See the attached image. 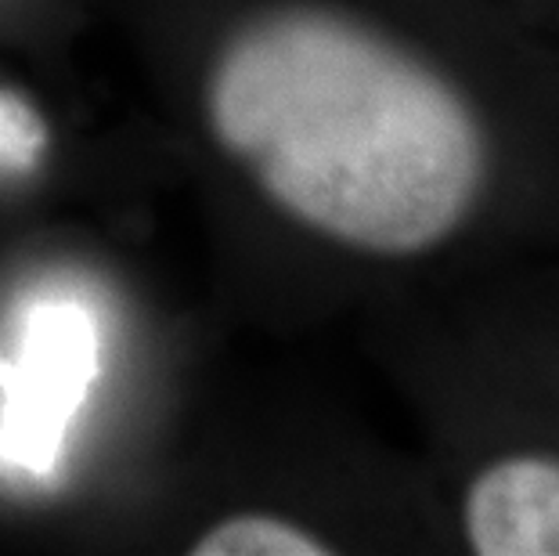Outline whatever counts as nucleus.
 Returning a JSON list of instances; mask_svg holds the SVG:
<instances>
[{
  "instance_id": "nucleus-2",
  "label": "nucleus",
  "mask_w": 559,
  "mask_h": 556,
  "mask_svg": "<svg viewBox=\"0 0 559 556\" xmlns=\"http://www.w3.org/2000/svg\"><path fill=\"white\" fill-rule=\"evenodd\" d=\"M94 372L98 333L91 315L76 304L33 307L19 354L0 362V459L51 473Z\"/></svg>"
},
{
  "instance_id": "nucleus-5",
  "label": "nucleus",
  "mask_w": 559,
  "mask_h": 556,
  "mask_svg": "<svg viewBox=\"0 0 559 556\" xmlns=\"http://www.w3.org/2000/svg\"><path fill=\"white\" fill-rule=\"evenodd\" d=\"M47 145V123L19 94L0 91V167L26 170Z\"/></svg>"
},
{
  "instance_id": "nucleus-1",
  "label": "nucleus",
  "mask_w": 559,
  "mask_h": 556,
  "mask_svg": "<svg viewBox=\"0 0 559 556\" xmlns=\"http://www.w3.org/2000/svg\"><path fill=\"white\" fill-rule=\"evenodd\" d=\"M206 116L271 203L358 250H430L484 181L462 94L336 11L282 8L242 26L210 73Z\"/></svg>"
},
{
  "instance_id": "nucleus-4",
  "label": "nucleus",
  "mask_w": 559,
  "mask_h": 556,
  "mask_svg": "<svg viewBox=\"0 0 559 556\" xmlns=\"http://www.w3.org/2000/svg\"><path fill=\"white\" fill-rule=\"evenodd\" d=\"M195 556H325L329 546L311 531L289 524L282 517L242 513L213 524L192 542Z\"/></svg>"
},
{
  "instance_id": "nucleus-3",
  "label": "nucleus",
  "mask_w": 559,
  "mask_h": 556,
  "mask_svg": "<svg viewBox=\"0 0 559 556\" xmlns=\"http://www.w3.org/2000/svg\"><path fill=\"white\" fill-rule=\"evenodd\" d=\"M466 535L480 556H559V463L516 456L487 466L466 495Z\"/></svg>"
}]
</instances>
